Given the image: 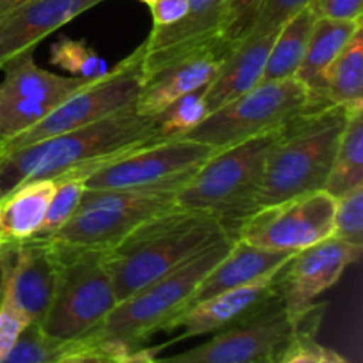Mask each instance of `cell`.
Returning a JSON list of instances; mask_svg holds the SVG:
<instances>
[{"label": "cell", "instance_id": "14", "mask_svg": "<svg viewBox=\"0 0 363 363\" xmlns=\"http://www.w3.org/2000/svg\"><path fill=\"white\" fill-rule=\"evenodd\" d=\"M362 250L332 236L296 252L286 262L280 272V294L296 325L321 308L314 301L339 282L347 266L360 261Z\"/></svg>", "mask_w": 363, "mask_h": 363}, {"label": "cell", "instance_id": "39", "mask_svg": "<svg viewBox=\"0 0 363 363\" xmlns=\"http://www.w3.org/2000/svg\"><path fill=\"white\" fill-rule=\"evenodd\" d=\"M321 363H350V362H347L342 354L337 353V351L321 346Z\"/></svg>", "mask_w": 363, "mask_h": 363}, {"label": "cell", "instance_id": "25", "mask_svg": "<svg viewBox=\"0 0 363 363\" xmlns=\"http://www.w3.org/2000/svg\"><path fill=\"white\" fill-rule=\"evenodd\" d=\"M315 20L318 18L311 7H305L279 28L269 48L262 82L287 80L296 77Z\"/></svg>", "mask_w": 363, "mask_h": 363}, {"label": "cell", "instance_id": "19", "mask_svg": "<svg viewBox=\"0 0 363 363\" xmlns=\"http://www.w3.org/2000/svg\"><path fill=\"white\" fill-rule=\"evenodd\" d=\"M293 255L294 254L291 252L268 250V248L248 245L241 240H234L229 252L209 269L208 275L199 284L186 307L223 293V291L247 286V284L257 282L264 277L275 275Z\"/></svg>", "mask_w": 363, "mask_h": 363}, {"label": "cell", "instance_id": "18", "mask_svg": "<svg viewBox=\"0 0 363 363\" xmlns=\"http://www.w3.org/2000/svg\"><path fill=\"white\" fill-rule=\"evenodd\" d=\"M105 0H30L0 18V71L52 32Z\"/></svg>", "mask_w": 363, "mask_h": 363}, {"label": "cell", "instance_id": "32", "mask_svg": "<svg viewBox=\"0 0 363 363\" xmlns=\"http://www.w3.org/2000/svg\"><path fill=\"white\" fill-rule=\"evenodd\" d=\"M333 238L363 248V186L337 199Z\"/></svg>", "mask_w": 363, "mask_h": 363}, {"label": "cell", "instance_id": "38", "mask_svg": "<svg viewBox=\"0 0 363 363\" xmlns=\"http://www.w3.org/2000/svg\"><path fill=\"white\" fill-rule=\"evenodd\" d=\"M57 363H103V357L92 353H82V354H71V357H66L64 360Z\"/></svg>", "mask_w": 363, "mask_h": 363}, {"label": "cell", "instance_id": "28", "mask_svg": "<svg viewBox=\"0 0 363 363\" xmlns=\"http://www.w3.org/2000/svg\"><path fill=\"white\" fill-rule=\"evenodd\" d=\"M55 179L57 190L48 206L43 227L35 236H52L57 230L62 229L73 218L74 213L78 211V206H80L85 190H87L85 188L87 176L82 172L64 174V176L55 177Z\"/></svg>", "mask_w": 363, "mask_h": 363}, {"label": "cell", "instance_id": "2", "mask_svg": "<svg viewBox=\"0 0 363 363\" xmlns=\"http://www.w3.org/2000/svg\"><path fill=\"white\" fill-rule=\"evenodd\" d=\"M233 236L215 216L176 206L103 250L117 303L183 266L213 243Z\"/></svg>", "mask_w": 363, "mask_h": 363}, {"label": "cell", "instance_id": "8", "mask_svg": "<svg viewBox=\"0 0 363 363\" xmlns=\"http://www.w3.org/2000/svg\"><path fill=\"white\" fill-rule=\"evenodd\" d=\"M62 254L59 287L39 325L55 339L78 340L116 308L117 296L103 250L62 247Z\"/></svg>", "mask_w": 363, "mask_h": 363}, {"label": "cell", "instance_id": "3", "mask_svg": "<svg viewBox=\"0 0 363 363\" xmlns=\"http://www.w3.org/2000/svg\"><path fill=\"white\" fill-rule=\"evenodd\" d=\"M233 241V236L222 238L183 266L119 301L92 332L77 340L78 350L108 357L135 350L156 332H162L174 315L186 308L194 291L229 252Z\"/></svg>", "mask_w": 363, "mask_h": 363}, {"label": "cell", "instance_id": "24", "mask_svg": "<svg viewBox=\"0 0 363 363\" xmlns=\"http://www.w3.org/2000/svg\"><path fill=\"white\" fill-rule=\"evenodd\" d=\"M323 105L363 110V28L357 32L328 67L321 92Z\"/></svg>", "mask_w": 363, "mask_h": 363}, {"label": "cell", "instance_id": "35", "mask_svg": "<svg viewBox=\"0 0 363 363\" xmlns=\"http://www.w3.org/2000/svg\"><path fill=\"white\" fill-rule=\"evenodd\" d=\"M308 7L315 14V18L362 20L363 0H312Z\"/></svg>", "mask_w": 363, "mask_h": 363}, {"label": "cell", "instance_id": "22", "mask_svg": "<svg viewBox=\"0 0 363 363\" xmlns=\"http://www.w3.org/2000/svg\"><path fill=\"white\" fill-rule=\"evenodd\" d=\"M360 28H363V20H315L305 57L294 77L307 89L315 106H326L321 103L326 71Z\"/></svg>", "mask_w": 363, "mask_h": 363}, {"label": "cell", "instance_id": "7", "mask_svg": "<svg viewBox=\"0 0 363 363\" xmlns=\"http://www.w3.org/2000/svg\"><path fill=\"white\" fill-rule=\"evenodd\" d=\"M311 106H315L311 94L296 78L261 82L247 94L209 112L183 138L202 142L220 151L273 133Z\"/></svg>", "mask_w": 363, "mask_h": 363}, {"label": "cell", "instance_id": "40", "mask_svg": "<svg viewBox=\"0 0 363 363\" xmlns=\"http://www.w3.org/2000/svg\"><path fill=\"white\" fill-rule=\"evenodd\" d=\"M27 2H30V0H0V18Z\"/></svg>", "mask_w": 363, "mask_h": 363}, {"label": "cell", "instance_id": "42", "mask_svg": "<svg viewBox=\"0 0 363 363\" xmlns=\"http://www.w3.org/2000/svg\"><path fill=\"white\" fill-rule=\"evenodd\" d=\"M140 2H144V4H147V6H149V4H152V2H155V0H140Z\"/></svg>", "mask_w": 363, "mask_h": 363}, {"label": "cell", "instance_id": "30", "mask_svg": "<svg viewBox=\"0 0 363 363\" xmlns=\"http://www.w3.org/2000/svg\"><path fill=\"white\" fill-rule=\"evenodd\" d=\"M206 116H208V108L202 99V91H195L176 99L172 105L158 113L156 119H158L160 133L163 138H176L188 133Z\"/></svg>", "mask_w": 363, "mask_h": 363}, {"label": "cell", "instance_id": "10", "mask_svg": "<svg viewBox=\"0 0 363 363\" xmlns=\"http://www.w3.org/2000/svg\"><path fill=\"white\" fill-rule=\"evenodd\" d=\"M319 314L321 311L296 325L279 294L241 321L211 333V339L201 346L160 358V363H273L294 333Z\"/></svg>", "mask_w": 363, "mask_h": 363}, {"label": "cell", "instance_id": "36", "mask_svg": "<svg viewBox=\"0 0 363 363\" xmlns=\"http://www.w3.org/2000/svg\"><path fill=\"white\" fill-rule=\"evenodd\" d=\"M152 14V27H165L176 23L186 14L188 0H155L149 4Z\"/></svg>", "mask_w": 363, "mask_h": 363}, {"label": "cell", "instance_id": "5", "mask_svg": "<svg viewBox=\"0 0 363 363\" xmlns=\"http://www.w3.org/2000/svg\"><path fill=\"white\" fill-rule=\"evenodd\" d=\"M277 131L213 152L181 188L177 206L215 216L234 238L238 223L257 209L266 158Z\"/></svg>", "mask_w": 363, "mask_h": 363}, {"label": "cell", "instance_id": "11", "mask_svg": "<svg viewBox=\"0 0 363 363\" xmlns=\"http://www.w3.org/2000/svg\"><path fill=\"white\" fill-rule=\"evenodd\" d=\"M337 199L319 190L255 209L234 229V240L279 252L305 250L333 236Z\"/></svg>", "mask_w": 363, "mask_h": 363}, {"label": "cell", "instance_id": "37", "mask_svg": "<svg viewBox=\"0 0 363 363\" xmlns=\"http://www.w3.org/2000/svg\"><path fill=\"white\" fill-rule=\"evenodd\" d=\"M103 363H160V358L156 357V350L135 347V350L123 351V353L103 357Z\"/></svg>", "mask_w": 363, "mask_h": 363}, {"label": "cell", "instance_id": "27", "mask_svg": "<svg viewBox=\"0 0 363 363\" xmlns=\"http://www.w3.org/2000/svg\"><path fill=\"white\" fill-rule=\"evenodd\" d=\"M71 354H82L77 340L55 339L39 323H28L2 363H57Z\"/></svg>", "mask_w": 363, "mask_h": 363}, {"label": "cell", "instance_id": "26", "mask_svg": "<svg viewBox=\"0 0 363 363\" xmlns=\"http://www.w3.org/2000/svg\"><path fill=\"white\" fill-rule=\"evenodd\" d=\"M363 186V110L353 112L340 135L325 191L339 199Z\"/></svg>", "mask_w": 363, "mask_h": 363}, {"label": "cell", "instance_id": "41", "mask_svg": "<svg viewBox=\"0 0 363 363\" xmlns=\"http://www.w3.org/2000/svg\"><path fill=\"white\" fill-rule=\"evenodd\" d=\"M7 245V240L6 236H4V230H2V225H0V252H2V248Z\"/></svg>", "mask_w": 363, "mask_h": 363}, {"label": "cell", "instance_id": "17", "mask_svg": "<svg viewBox=\"0 0 363 363\" xmlns=\"http://www.w3.org/2000/svg\"><path fill=\"white\" fill-rule=\"evenodd\" d=\"M229 0H188V11L176 23L152 27L144 41V78L165 64L223 34Z\"/></svg>", "mask_w": 363, "mask_h": 363}, {"label": "cell", "instance_id": "13", "mask_svg": "<svg viewBox=\"0 0 363 363\" xmlns=\"http://www.w3.org/2000/svg\"><path fill=\"white\" fill-rule=\"evenodd\" d=\"M215 152L211 145L176 137L128 152L106 163L85 181L89 191L145 188L191 176Z\"/></svg>", "mask_w": 363, "mask_h": 363}, {"label": "cell", "instance_id": "15", "mask_svg": "<svg viewBox=\"0 0 363 363\" xmlns=\"http://www.w3.org/2000/svg\"><path fill=\"white\" fill-rule=\"evenodd\" d=\"M234 46L236 43L220 35L145 77L140 94L135 101L137 112L147 117L158 116L176 99L202 91L213 80Z\"/></svg>", "mask_w": 363, "mask_h": 363}, {"label": "cell", "instance_id": "16", "mask_svg": "<svg viewBox=\"0 0 363 363\" xmlns=\"http://www.w3.org/2000/svg\"><path fill=\"white\" fill-rule=\"evenodd\" d=\"M282 272V269H280ZM280 272L275 275L264 277L257 282L247 284V286L234 287V289L223 291L211 298L190 305L179 314L174 315L162 332H174L181 330L179 337L174 342L191 339V337L211 335L225 326L234 325L243 318L250 315L252 312L264 307L268 301L280 294Z\"/></svg>", "mask_w": 363, "mask_h": 363}, {"label": "cell", "instance_id": "1", "mask_svg": "<svg viewBox=\"0 0 363 363\" xmlns=\"http://www.w3.org/2000/svg\"><path fill=\"white\" fill-rule=\"evenodd\" d=\"M160 140L167 138L156 116H142L135 105L119 110L89 126L0 155V199L30 179H55L69 172L89 177L106 163Z\"/></svg>", "mask_w": 363, "mask_h": 363}, {"label": "cell", "instance_id": "29", "mask_svg": "<svg viewBox=\"0 0 363 363\" xmlns=\"http://www.w3.org/2000/svg\"><path fill=\"white\" fill-rule=\"evenodd\" d=\"M50 62L62 67L71 77L89 78V80L103 77L110 69L94 48L85 45L84 41L69 38H60L59 41L53 43L50 50Z\"/></svg>", "mask_w": 363, "mask_h": 363}, {"label": "cell", "instance_id": "20", "mask_svg": "<svg viewBox=\"0 0 363 363\" xmlns=\"http://www.w3.org/2000/svg\"><path fill=\"white\" fill-rule=\"evenodd\" d=\"M275 35L277 32L236 43L213 80L202 89V99H204L208 113L247 94L255 85L261 84Z\"/></svg>", "mask_w": 363, "mask_h": 363}, {"label": "cell", "instance_id": "21", "mask_svg": "<svg viewBox=\"0 0 363 363\" xmlns=\"http://www.w3.org/2000/svg\"><path fill=\"white\" fill-rule=\"evenodd\" d=\"M32 53L34 50L21 53L2 67L4 78L0 82V92L55 108L64 99L94 80V78L89 80L78 77H60L52 71L43 69L35 64Z\"/></svg>", "mask_w": 363, "mask_h": 363}, {"label": "cell", "instance_id": "23", "mask_svg": "<svg viewBox=\"0 0 363 363\" xmlns=\"http://www.w3.org/2000/svg\"><path fill=\"white\" fill-rule=\"evenodd\" d=\"M57 179H30L0 199V225L7 243L34 238L45 222Z\"/></svg>", "mask_w": 363, "mask_h": 363}, {"label": "cell", "instance_id": "34", "mask_svg": "<svg viewBox=\"0 0 363 363\" xmlns=\"http://www.w3.org/2000/svg\"><path fill=\"white\" fill-rule=\"evenodd\" d=\"M32 323L6 294H0V363L7 357L11 347L25 326Z\"/></svg>", "mask_w": 363, "mask_h": 363}, {"label": "cell", "instance_id": "12", "mask_svg": "<svg viewBox=\"0 0 363 363\" xmlns=\"http://www.w3.org/2000/svg\"><path fill=\"white\" fill-rule=\"evenodd\" d=\"M62 264V247L52 238L7 243L0 252V294L32 323H41L59 287Z\"/></svg>", "mask_w": 363, "mask_h": 363}, {"label": "cell", "instance_id": "33", "mask_svg": "<svg viewBox=\"0 0 363 363\" xmlns=\"http://www.w3.org/2000/svg\"><path fill=\"white\" fill-rule=\"evenodd\" d=\"M319 318L301 326L293 339L277 353L273 363H321V344L315 342Z\"/></svg>", "mask_w": 363, "mask_h": 363}, {"label": "cell", "instance_id": "6", "mask_svg": "<svg viewBox=\"0 0 363 363\" xmlns=\"http://www.w3.org/2000/svg\"><path fill=\"white\" fill-rule=\"evenodd\" d=\"M191 176L130 190H85L73 218L45 238L67 248L108 250L145 222L176 208L177 194Z\"/></svg>", "mask_w": 363, "mask_h": 363}, {"label": "cell", "instance_id": "4", "mask_svg": "<svg viewBox=\"0 0 363 363\" xmlns=\"http://www.w3.org/2000/svg\"><path fill=\"white\" fill-rule=\"evenodd\" d=\"M351 113L337 105L311 106L277 131L266 158L257 209L325 190Z\"/></svg>", "mask_w": 363, "mask_h": 363}, {"label": "cell", "instance_id": "9", "mask_svg": "<svg viewBox=\"0 0 363 363\" xmlns=\"http://www.w3.org/2000/svg\"><path fill=\"white\" fill-rule=\"evenodd\" d=\"M144 55L145 45L142 43L123 62L117 64L116 67H110L108 73L94 78L91 84L57 105L45 119L34 124L30 130L7 142L0 149V155L16 151L25 145L77 130V128L89 126L119 110L133 106L144 84Z\"/></svg>", "mask_w": 363, "mask_h": 363}, {"label": "cell", "instance_id": "31", "mask_svg": "<svg viewBox=\"0 0 363 363\" xmlns=\"http://www.w3.org/2000/svg\"><path fill=\"white\" fill-rule=\"evenodd\" d=\"M312 0H261L250 27L245 32L243 39H255L262 35L275 34L286 21H289L294 14L311 6ZM240 43V41H238Z\"/></svg>", "mask_w": 363, "mask_h": 363}]
</instances>
